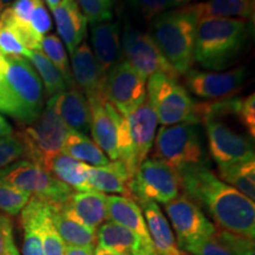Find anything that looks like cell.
<instances>
[{
  "instance_id": "obj_1",
  "label": "cell",
  "mask_w": 255,
  "mask_h": 255,
  "mask_svg": "<svg viewBox=\"0 0 255 255\" xmlns=\"http://www.w3.org/2000/svg\"><path fill=\"white\" fill-rule=\"evenodd\" d=\"M180 177L184 195L214 221L216 228L254 240V201L220 180L208 165L186 169Z\"/></svg>"
},
{
  "instance_id": "obj_2",
  "label": "cell",
  "mask_w": 255,
  "mask_h": 255,
  "mask_svg": "<svg viewBox=\"0 0 255 255\" xmlns=\"http://www.w3.org/2000/svg\"><path fill=\"white\" fill-rule=\"evenodd\" d=\"M251 27L244 19L203 18L196 26L194 60L202 68L225 71L241 56Z\"/></svg>"
},
{
  "instance_id": "obj_3",
  "label": "cell",
  "mask_w": 255,
  "mask_h": 255,
  "mask_svg": "<svg viewBox=\"0 0 255 255\" xmlns=\"http://www.w3.org/2000/svg\"><path fill=\"white\" fill-rule=\"evenodd\" d=\"M6 57L8 66L0 79V113L28 126L39 117L45 107V91L26 58Z\"/></svg>"
},
{
  "instance_id": "obj_4",
  "label": "cell",
  "mask_w": 255,
  "mask_h": 255,
  "mask_svg": "<svg viewBox=\"0 0 255 255\" xmlns=\"http://www.w3.org/2000/svg\"><path fill=\"white\" fill-rule=\"evenodd\" d=\"M197 23L191 5L165 11L152 19L150 37L177 75H186L193 66Z\"/></svg>"
},
{
  "instance_id": "obj_5",
  "label": "cell",
  "mask_w": 255,
  "mask_h": 255,
  "mask_svg": "<svg viewBox=\"0 0 255 255\" xmlns=\"http://www.w3.org/2000/svg\"><path fill=\"white\" fill-rule=\"evenodd\" d=\"M154 144V158L178 174L193 167L208 165L201 124L178 123L159 128Z\"/></svg>"
},
{
  "instance_id": "obj_6",
  "label": "cell",
  "mask_w": 255,
  "mask_h": 255,
  "mask_svg": "<svg viewBox=\"0 0 255 255\" xmlns=\"http://www.w3.org/2000/svg\"><path fill=\"white\" fill-rule=\"evenodd\" d=\"M90 108L94 142L111 161H122L132 177L137 167L126 117L108 101L90 103Z\"/></svg>"
},
{
  "instance_id": "obj_7",
  "label": "cell",
  "mask_w": 255,
  "mask_h": 255,
  "mask_svg": "<svg viewBox=\"0 0 255 255\" xmlns=\"http://www.w3.org/2000/svg\"><path fill=\"white\" fill-rule=\"evenodd\" d=\"M68 130L57 110V95L52 96L39 117L18 132L26 149L28 161L47 170L51 161L62 152Z\"/></svg>"
},
{
  "instance_id": "obj_8",
  "label": "cell",
  "mask_w": 255,
  "mask_h": 255,
  "mask_svg": "<svg viewBox=\"0 0 255 255\" xmlns=\"http://www.w3.org/2000/svg\"><path fill=\"white\" fill-rule=\"evenodd\" d=\"M0 180L31 197L44 200L57 207L68 203L73 194L71 188L60 182L49 170L28 159H20L0 170Z\"/></svg>"
},
{
  "instance_id": "obj_9",
  "label": "cell",
  "mask_w": 255,
  "mask_h": 255,
  "mask_svg": "<svg viewBox=\"0 0 255 255\" xmlns=\"http://www.w3.org/2000/svg\"><path fill=\"white\" fill-rule=\"evenodd\" d=\"M146 98L162 127L178 123H194L195 103L187 89L177 78L162 73L149 77L146 84Z\"/></svg>"
},
{
  "instance_id": "obj_10",
  "label": "cell",
  "mask_w": 255,
  "mask_h": 255,
  "mask_svg": "<svg viewBox=\"0 0 255 255\" xmlns=\"http://www.w3.org/2000/svg\"><path fill=\"white\" fill-rule=\"evenodd\" d=\"M181 177L177 171L156 158H145L129 183L130 197L137 203L167 205L181 195Z\"/></svg>"
},
{
  "instance_id": "obj_11",
  "label": "cell",
  "mask_w": 255,
  "mask_h": 255,
  "mask_svg": "<svg viewBox=\"0 0 255 255\" xmlns=\"http://www.w3.org/2000/svg\"><path fill=\"white\" fill-rule=\"evenodd\" d=\"M105 98L122 116L138 108L146 98V78L127 60L116 63L107 73Z\"/></svg>"
},
{
  "instance_id": "obj_12",
  "label": "cell",
  "mask_w": 255,
  "mask_h": 255,
  "mask_svg": "<svg viewBox=\"0 0 255 255\" xmlns=\"http://www.w3.org/2000/svg\"><path fill=\"white\" fill-rule=\"evenodd\" d=\"M123 55L130 65L133 66L143 77L149 78L155 73L177 78L178 75L164 58L150 34L133 28L131 25L124 26L122 34Z\"/></svg>"
},
{
  "instance_id": "obj_13",
  "label": "cell",
  "mask_w": 255,
  "mask_h": 255,
  "mask_svg": "<svg viewBox=\"0 0 255 255\" xmlns=\"http://www.w3.org/2000/svg\"><path fill=\"white\" fill-rule=\"evenodd\" d=\"M164 209L176 234V244L181 252L191 242L215 235L216 227L212 220L184 194L164 205Z\"/></svg>"
},
{
  "instance_id": "obj_14",
  "label": "cell",
  "mask_w": 255,
  "mask_h": 255,
  "mask_svg": "<svg viewBox=\"0 0 255 255\" xmlns=\"http://www.w3.org/2000/svg\"><path fill=\"white\" fill-rule=\"evenodd\" d=\"M205 126L209 154L216 164H229L255 158L250 135L239 133L220 120H207Z\"/></svg>"
},
{
  "instance_id": "obj_15",
  "label": "cell",
  "mask_w": 255,
  "mask_h": 255,
  "mask_svg": "<svg viewBox=\"0 0 255 255\" xmlns=\"http://www.w3.org/2000/svg\"><path fill=\"white\" fill-rule=\"evenodd\" d=\"M246 76L245 68L228 71H199L190 69L186 73V87L188 92L202 100H226L241 90Z\"/></svg>"
},
{
  "instance_id": "obj_16",
  "label": "cell",
  "mask_w": 255,
  "mask_h": 255,
  "mask_svg": "<svg viewBox=\"0 0 255 255\" xmlns=\"http://www.w3.org/2000/svg\"><path fill=\"white\" fill-rule=\"evenodd\" d=\"M70 69L73 84L85 95L89 103L107 101L104 94L107 75L102 71L88 43L83 41L71 53Z\"/></svg>"
},
{
  "instance_id": "obj_17",
  "label": "cell",
  "mask_w": 255,
  "mask_h": 255,
  "mask_svg": "<svg viewBox=\"0 0 255 255\" xmlns=\"http://www.w3.org/2000/svg\"><path fill=\"white\" fill-rule=\"evenodd\" d=\"M108 220L119 223L131 232L149 255H157L149 235L141 207L131 197L108 196Z\"/></svg>"
},
{
  "instance_id": "obj_18",
  "label": "cell",
  "mask_w": 255,
  "mask_h": 255,
  "mask_svg": "<svg viewBox=\"0 0 255 255\" xmlns=\"http://www.w3.org/2000/svg\"><path fill=\"white\" fill-rule=\"evenodd\" d=\"M124 117L129 128L133 158H135L136 167L138 168L139 164L145 158H148V154L154 146L158 120L148 98H145V101L138 108Z\"/></svg>"
},
{
  "instance_id": "obj_19",
  "label": "cell",
  "mask_w": 255,
  "mask_h": 255,
  "mask_svg": "<svg viewBox=\"0 0 255 255\" xmlns=\"http://www.w3.org/2000/svg\"><path fill=\"white\" fill-rule=\"evenodd\" d=\"M51 11L62 43L72 53L87 37V18L75 0H63L58 6L51 8Z\"/></svg>"
},
{
  "instance_id": "obj_20",
  "label": "cell",
  "mask_w": 255,
  "mask_h": 255,
  "mask_svg": "<svg viewBox=\"0 0 255 255\" xmlns=\"http://www.w3.org/2000/svg\"><path fill=\"white\" fill-rule=\"evenodd\" d=\"M91 45L98 65L105 75L110 71L121 55L120 26L113 21L91 25Z\"/></svg>"
},
{
  "instance_id": "obj_21",
  "label": "cell",
  "mask_w": 255,
  "mask_h": 255,
  "mask_svg": "<svg viewBox=\"0 0 255 255\" xmlns=\"http://www.w3.org/2000/svg\"><path fill=\"white\" fill-rule=\"evenodd\" d=\"M57 110L68 129L88 135L90 133V103L77 88H70L57 95Z\"/></svg>"
},
{
  "instance_id": "obj_22",
  "label": "cell",
  "mask_w": 255,
  "mask_h": 255,
  "mask_svg": "<svg viewBox=\"0 0 255 255\" xmlns=\"http://www.w3.org/2000/svg\"><path fill=\"white\" fill-rule=\"evenodd\" d=\"M63 207L91 228L97 229L108 220V196L101 191H73Z\"/></svg>"
},
{
  "instance_id": "obj_23",
  "label": "cell",
  "mask_w": 255,
  "mask_h": 255,
  "mask_svg": "<svg viewBox=\"0 0 255 255\" xmlns=\"http://www.w3.org/2000/svg\"><path fill=\"white\" fill-rule=\"evenodd\" d=\"M139 207L157 255H183L178 250L170 223L157 203L143 202Z\"/></svg>"
},
{
  "instance_id": "obj_24",
  "label": "cell",
  "mask_w": 255,
  "mask_h": 255,
  "mask_svg": "<svg viewBox=\"0 0 255 255\" xmlns=\"http://www.w3.org/2000/svg\"><path fill=\"white\" fill-rule=\"evenodd\" d=\"M131 175L122 161H110L103 167L88 168V181L94 190L103 194L130 197L129 183Z\"/></svg>"
},
{
  "instance_id": "obj_25",
  "label": "cell",
  "mask_w": 255,
  "mask_h": 255,
  "mask_svg": "<svg viewBox=\"0 0 255 255\" xmlns=\"http://www.w3.org/2000/svg\"><path fill=\"white\" fill-rule=\"evenodd\" d=\"M52 221L65 246L95 248L97 229L84 225L66 208L53 206Z\"/></svg>"
},
{
  "instance_id": "obj_26",
  "label": "cell",
  "mask_w": 255,
  "mask_h": 255,
  "mask_svg": "<svg viewBox=\"0 0 255 255\" xmlns=\"http://www.w3.org/2000/svg\"><path fill=\"white\" fill-rule=\"evenodd\" d=\"M98 246L116 255H149L131 232L113 221L97 229Z\"/></svg>"
},
{
  "instance_id": "obj_27",
  "label": "cell",
  "mask_w": 255,
  "mask_h": 255,
  "mask_svg": "<svg viewBox=\"0 0 255 255\" xmlns=\"http://www.w3.org/2000/svg\"><path fill=\"white\" fill-rule=\"evenodd\" d=\"M197 18L244 19L254 25L255 0H206L191 5Z\"/></svg>"
},
{
  "instance_id": "obj_28",
  "label": "cell",
  "mask_w": 255,
  "mask_h": 255,
  "mask_svg": "<svg viewBox=\"0 0 255 255\" xmlns=\"http://www.w3.org/2000/svg\"><path fill=\"white\" fill-rule=\"evenodd\" d=\"M88 164L60 152L51 161L47 170L73 191H90L92 188L88 181Z\"/></svg>"
},
{
  "instance_id": "obj_29",
  "label": "cell",
  "mask_w": 255,
  "mask_h": 255,
  "mask_svg": "<svg viewBox=\"0 0 255 255\" xmlns=\"http://www.w3.org/2000/svg\"><path fill=\"white\" fill-rule=\"evenodd\" d=\"M62 152L91 167H103L110 162L103 150L84 133L68 130Z\"/></svg>"
},
{
  "instance_id": "obj_30",
  "label": "cell",
  "mask_w": 255,
  "mask_h": 255,
  "mask_svg": "<svg viewBox=\"0 0 255 255\" xmlns=\"http://www.w3.org/2000/svg\"><path fill=\"white\" fill-rule=\"evenodd\" d=\"M216 176L250 200H255V158L218 165Z\"/></svg>"
},
{
  "instance_id": "obj_31",
  "label": "cell",
  "mask_w": 255,
  "mask_h": 255,
  "mask_svg": "<svg viewBox=\"0 0 255 255\" xmlns=\"http://www.w3.org/2000/svg\"><path fill=\"white\" fill-rule=\"evenodd\" d=\"M43 200L31 197L20 213L23 228V255H44L43 242L39 232V216Z\"/></svg>"
},
{
  "instance_id": "obj_32",
  "label": "cell",
  "mask_w": 255,
  "mask_h": 255,
  "mask_svg": "<svg viewBox=\"0 0 255 255\" xmlns=\"http://www.w3.org/2000/svg\"><path fill=\"white\" fill-rule=\"evenodd\" d=\"M25 58L30 62L32 68L37 72L38 77L43 84L44 91L50 97L62 94L70 89L59 70L51 63V60L41 51H28Z\"/></svg>"
},
{
  "instance_id": "obj_33",
  "label": "cell",
  "mask_w": 255,
  "mask_h": 255,
  "mask_svg": "<svg viewBox=\"0 0 255 255\" xmlns=\"http://www.w3.org/2000/svg\"><path fill=\"white\" fill-rule=\"evenodd\" d=\"M52 203L43 200L39 216V232L44 255H64L65 244L59 237L52 221Z\"/></svg>"
},
{
  "instance_id": "obj_34",
  "label": "cell",
  "mask_w": 255,
  "mask_h": 255,
  "mask_svg": "<svg viewBox=\"0 0 255 255\" xmlns=\"http://www.w3.org/2000/svg\"><path fill=\"white\" fill-rule=\"evenodd\" d=\"M40 51L51 60V63L59 70L69 88H76L73 84L71 69H70V63L66 53L65 46L60 40V38L56 34H46L41 38L40 41Z\"/></svg>"
},
{
  "instance_id": "obj_35",
  "label": "cell",
  "mask_w": 255,
  "mask_h": 255,
  "mask_svg": "<svg viewBox=\"0 0 255 255\" xmlns=\"http://www.w3.org/2000/svg\"><path fill=\"white\" fill-rule=\"evenodd\" d=\"M30 199L27 193L0 180V213L8 216L20 214Z\"/></svg>"
},
{
  "instance_id": "obj_36",
  "label": "cell",
  "mask_w": 255,
  "mask_h": 255,
  "mask_svg": "<svg viewBox=\"0 0 255 255\" xmlns=\"http://www.w3.org/2000/svg\"><path fill=\"white\" fill-rule=\"evenodd\" d=\"M23 158H27L26 149L18 132L0 137V170Z\"/></svg>"
},
{
  "instance_id": "obj_37",
  "label": "cell",
  "mask_w": 255,
  "mask_h": 255,
  "mask_svg": "<svg viewBox=\"0 0 255 255\" xmlns=\"http://www.w3.org/2000/svg\"><path fill=\"white\" fill-rule=\"evenodd\" d=\"M215 238L232 255H255L254 240L250 238L219 228H216Z\"/></svg>"
},
{
  "instance_id": "obj_38",
  "label": "cell",
  "mask_w": 255,
  "mask_h": 255,
  "mask_svg": "<svg viewBox=\"0 0 255 255\" xmlns=\"http://www.w3.org/2000/svg\"><path fill=\"white\" fill-rule=\"evenodd\" d=\"M87 20L92 24L111 20L114 0H75Z\"/></svg>"
},
{
  "instance_id": "obj_39",
  "label": "cell",
  "mask_w": 255,
  "mask_h": 255,
  "mask_svg": "<svg viewBox=\"0 0 255 255\" xmlns=\"http://www.w3.org/2000/svg\"><path fill=\"white\" fill-rule=\"evenodd\" d=\"M182 252L189 253L190 255H232L227 248L222 246L215 235L191 242L183 248Z\"/></svg>"
},
{
  "instance_id": "obj_40",
  "label": "cell",
  "mask_w": 255,
  "mask_h": 255,
  "mask_svg": "<svg viewBox=\"0 0 255 255\" xmlns=\"http://www.w3.org/2000/svg\"><path fill=\"white\" fill-rule=\"evenodd\" d=\"M240 123L247 129L252 138L255 137V95L251 94L239 101L237 115Z\"/></svg>"
},
{
  "instance_id": "obj_41",
  "label": "cell",
  "mask_w": 255,
  "mask_h": 255,
  "mask_svg": "<svg viewBox=\"0 0 255 255\" xmlns=\"http://www.w3.org/2000/svg\"><path fill=\"white\" fill-rule=\"evenodd\" d=\"M30 25L33 28V31L40 37L46 36L52 30V20H51L44 0H36V4H34L30 18Z\"/></svg>"
},
{
  "instance_id": "obj_42",
  "label": "cell",
  "mask_w": 255,
  "mask_h": 255,
  "mask_svg": "<svg viewBox=\"0 0 255 255\" xmlns=\"http://www.w3.org/2000/svg\"><path fill=\"white\" fill-rule=\"evenodd\" d=\"M0 52L4 56L26 57L28 51L21 46L13 32L0 20Z\"/></svg>"
},
{
  "instance_id": "obj_43",
  "label": "cell",
  "mask_w": 255,
  "mask_h": 255,
  "mask_svg": "<svg viewBox=\"0 0 255 255\" xmlns=\"http://www.w3.org/2000/svg\"><path fill=\"white\" fill-rule=\"evenodd\" d=\"M133 7L143 14L146 20H152L158 14L173 8L170 0H129Z\"/></svg>"
},
{
  "instance_id": "obj_44",
  "label": "cell",
  "mask_w": 255,
  "mask_h": 255,
  "mask_svg": "<svg viewBox=\"0 0 255 255\" xmlns=\"http://www.w3.org/2000/svg\"><path fill=\"white\" fill-rule=\"evenodd\" d=\"M4 237H5V245H4V252H2V255H20L17 246H15V242L13 239V225H12V222L5 227Z\"/></svg>"
},
{
  "instance_id": "obj_45",
  "label": "cell",
  "mask_w": 255,
  "mask_h": 255,
  "mask_svg": "<svg viewBox=\"0 0 255 255\" xmlns=\"http://www.w3.org/2000/svg\"><path fill=\"white\" fill-rule=\"evenodd\" d=\"M94 250L95 248L65 246L64 255H94Z\"/></svg>"
},
{
  "instance_id": "obj_46",
  "label": "cell",
  "mask_w": 255,
  "mask_h": 255,
  "mask_svg": "<svg viewBox=\"0 0 255 255\" xmlns=\"http://www.w3.org/2000/svg\"><path fill=\"white\" fill-rule=\"evenodd\" d=\"M12 133H13V129H12L11 124L0 115V137L12 135Z\"/></svg>"
},
{
  "instance_id": "obj_47",
  "label": "cell",
  "mask_w": 255,
  "mask_h": 255,
  "mask_svg": "<svg viewBox=\"0 0 255 255\" xmlns=\"http://www.w3.org/2000/svg\"><path fill=\"white\" fill-rule=\"evenodd\" d=\"M7 57L2 55L1 52H0V79L5 76L6 73V70H7Z\"/></svg>"
},
{
  "instance_id": "obj_48",
  "label": "cell",
  "mask_w": 255,
  "mask_h": 255,
  "mask_svg": "<svg viewBox=\"0 0 255 255\" xmlns=\"http://www.w3.org/2000/svg\"><path fill=\"white\" fill-rule=\"evenodd\" d=\"M171 1V5H173V7H184V6L189 5L191 2V0H170Z\"/></svg>"
},
{
  "instance_id": "obj_49",
  "label": "cell",
  "mask_w": 255,
  "mask_h": 255,
  "mask_svg": "<svg viewBox=\"0 0 255 255\" xmlns=\"http://www.w3.org/2000/svg\"><path fill=\"white\" fill-rule=\"evenodd\" d=\"M94 255H116V254L111 253V252L104 250V248H102L100 246H97L94 250Z\"/></svg>"
},
{
  "instance_id": "obj_50",
  "label": "cell",
  "mask_w": 255,
  "mask_h": 255,
  "mask_svg": "<svg viewBox=\"0 0 255 255\" xmlns=\"http://www.w3.org/2000/svg\"><path fill=\"white\" fill-rule=\"evenodd\" d=\"M12 222V221H11ZM11 222H8L7 225H9ZM6 225V226H7ZM5 226V227H6ZM5 227L2 229H0V255H2V252H4V245H5V237H4V229Z\"/></svg>"
},
{
  "instance_id": "obj_51",
  "label": "cell",
  "mask_w": 255,
  "mask_h": 255,
  "mask_svg": "<svg viewBox=\"0 0 255 255\" xmlns=\"http://www.w3.org/2000/svg\"><path fill=\"white\" fill-rule=\"evenodd\" d=\"M12 220L8 218V216H6L5 214H2V213H0V229H2L5 227L6 225H7L8 222H11Z\"/></svg>"
},
{
  "instance_id": "obj_52",
  "label": "cell",
  "mask_w": 255,
  "mask_h": 255,
  "mask_svg": "<svg viewBox=\"0 0 255 255\" xmlns=\"http://www.w3.org/2000/svg\"><path fill=\"white\" fill-rule=\"evenodd\" d=\"M44 1L46 2V5L49 6L50 9H51V8L56 7V6H58L60 2L63 1V0H44Z\"/></svg>"
},
{
  "instance_id": "obj_53",
  "label": "cell",
  "mask_w": 255,
  "mask_h": 255,
  "mask_svg": "<svg viewBox=\"0 0 255 255\" xmlns=\"http://www.w3.org/2000/svg\"><path fill=\"white\" fill-rule=\"evenodd\" d=\"M12 1H14V0H0V12H1L4 8L7 7Z\"/></svg>"
}]
</instances>
